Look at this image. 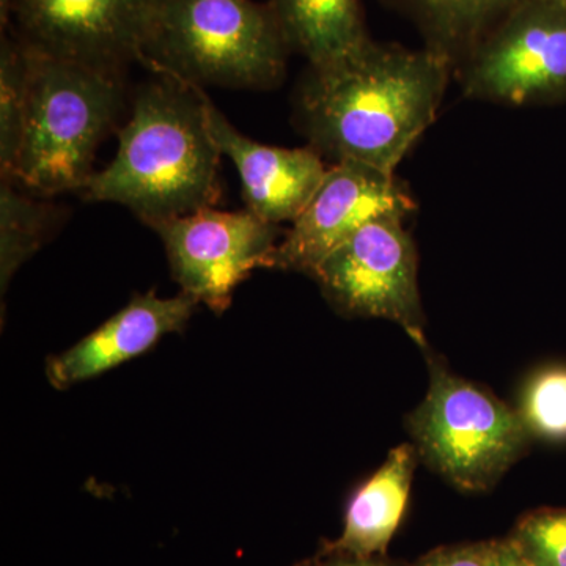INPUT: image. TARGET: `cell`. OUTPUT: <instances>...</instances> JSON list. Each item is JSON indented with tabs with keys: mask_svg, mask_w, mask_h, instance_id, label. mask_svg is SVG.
<instances>
[{
	"mask_svg": "<svg viewBox=\"0 0 566 566\" xmlns=\"http://www.w3.org/2000/svg\"><path fill=\"white\" fill-rule=\"evenodd\" d=\"M452 73L438 52L370 39L344 59L308 66L296 96L297 125L334 163L395 174L433 125Z\"/></svg>",
	"mask_w": 566,
	"mask_h": 566,
	"instance_id": "cell-1",
	"label": "cell"
},
{
	"mask_svg": "<svg viewBox=\"0 0 566 566\" xmlns=\"http://www.w3.org/2000/svg\"><path fill=\"white\" fill-rule=\"evenodd\" d=\"M207 93L170 76L134 96L109 166L92 175L85 199L129 208L145 226L216 207L221 158L208 128Z\"/></svg>",
	"mask_w": 566,
	"mask_h": 566,
	"instance_id": "cell-2",
	"label": "cell"
},
{
	"mask_svg": "<svg viewBox=\"0 0 566 566\" xmlns=\"http://www.w3.org/2000/svg\"><path fill=\"white\" fill-rule=\"evenodd\" d=\"M290 52L270 2L156 0L142 65L199 87L268 91Z\"/></svg>",
	"mask_w": 566,
	"mask_h": 566,
	"instance_id": "cell-3",
	"label": "cell"
},
{
	"mask_svg": "<svg viewBox=\"0 0 566 566\" xmlns=\"http://www.w3.org/2000/svg\"><path fill=\"white\" fill-rule=\"evenodd\" d=\"M31 52L28 117L10 181L43 196L84 189L126 109L122 74Z\"/></svg>",
	"mask_w": 566,
	"mask_h": 566,
	"instance_id": "cell-4",
	"label": "cell"
},
{
	"mask_svg": "<svg viewBox=\"0 0 566 566\" xmlns=\"http://www.w3.org/2000/svg\"><path fill=\"white\" fill-rule=\"evenodd\" d=\"M430 387L408 416L417 450L438 474L465 493L491 490L526 452L523 417L479 386L450 374L424 349Z\"/></svg>",
	"mask_w": 566,
	"mask_h": 566,
	"instance_id": "cell-5",
	"label": "cell"
},
{
	"mask_svg": "<svg viewBox=\"0 0 566 566\" xmlns=\"http://www.w3.org/2000/svg\"><path fill=\"white\" fill-rule=\"evenodd\" d=\"M465 98L510 107L566 103V6L521 0L457 70Z\"/></svg>",
	"mask_w": 566,
	"mask_h": 566,
	"instance_id": "cell-6",
	"label": "cell"
},
{
	"mask_svg": "<svg viewBox=\"0 0 566 566\" xmlns=\"http://www.w3.org/2000/svg\"><path fill=\"white\" fill-rule=\"evenodd\" d=\"M405 219L403 214H385L364 223L311 277L342 314L400 324L427 349L416 244Z\"/></svg>",
	"mask_w": 566,
	"mask_h": 566,
	"instance_id": "cell-7",
	"label": "cell"
},
{
	"mask_svg": "<svg viewBox=\"0 0 566 566\" xmlns=\"http://www.w3.org/2000/svg\"><path fill=\"white\" fill-rule=\"evenodd\" d=\"M161 238L174 279L186 296L221 315L234 290L256 268H268L279 226L249 210L203 208L151 223Z\"/></svg>",
	"mask_w": 566,
	"mask_h": 566,
	"instance_id": "cell-8",
	"label": "cell"
},
{
	"mask_svg": "<svg viewBox=\"0 0 566 566\" xmlns=\"http://www.w3.org/2000/svg\"><path fill=\"white\" fill-rule=\"evenodd\" d=\"M156 0H13L14 35L32 51L125 73L142 63Z\"/></svg>",
	"mask_w": 566,
	"mask_h": 566,
	"instance_id": "cell-9",
	"label": "cell"
},
{
	"mask_svg": "<svg viewBox=\"0 0 566 566\" xmlns=\"http://www.w3.org/2000/svg\"><path fill=\"white\" fill-rule=\"evenodd\" d=\"M416 210L415 197L397 175L352 161L334 163L311 202L271 253L268 268L314 274L334 249L364 223Z\"/></svg>",
	"mask_w": 566,
	"mask_h": 566,
	"instance_id": "cell-10",
	"label": "cell"
},
{
	"mask_svg": "<svg viewBox=\"0 0 566 566\" xmlns=\"http://www.w3.org/2000/svg\"><path fill=\"white\" fill-rule=\"evenodd\" d=\"M207 115L212 140L237 167L248 210L274 226L293 222L329 169L322 153L314 147L283 148L249 139L210 98Z\"/></svg>",
	"mask_w": 566,
	"mask_h": 566,
	"instance_id": "cell-11",
	"label": "cell"
},
{
	"mask_svg": "<svg viewBox=\"0 0 566 566\" xmlns=\"http://www.w3.org/2000/svg\"><path fill=\"white\" fill-rule=\"evenodd\" d=\"M197 307L185 293L159 297L155 292L136 294L132 303L117 312L98 329L51 357L46 376L55 389L87 381L148 352L164 335L178 333L189 322Z\"/></svg>",
	"mask_w": 566,
	"mask_h": 566,
	"instance_id": "cell-12",
	"label": "cell"
},
{
	"mask_svg": "<svg viewBox=\"0 0 566 566\" xmlns=\"http://www.w3.org/2000/svg\"><path fill=\"white\" fill-rule=\"evenodd\" d=\"M415 469V447L403 444L394 449L381 469L354 495L344 532L326 546L324 554L356 558L385 554L403 517Z\"/></svg>",
	"mask_w": 566,
	"mask_h": 566,
	"instance_id": "cell-13",
	"label": "cell"
},
{
	"mask_svg": "<svg viewBox=\"0 0 566 566\" xmlns=\"http://www.w3.org/2000/svg\"><path fill=\"white\" fill-rule=\"evenodd\" d=\"M290 51L322 66L359 50L368 40L360 0H270Z\"/></svg>",
	"mask_w": 566,
	"mask_h": 566,
	"instance_id": "cell-14",
	"label": "cell"
},
{
	"mask_svg": "<svg viewBox=\"0 0 566 566\" xmlns=\"http://www.w3.org/2000/svg\"><path fill=\"white\" fill-rule=\"evenodd\" d=\"M403 14L423 40V48L438 52L460 69L480 41L521 0H381Z\"/></svg>",
	"mask_w": 566,
	"mask_h": 566,
	"instance_id": "cell-15",
	"label": "cell"
},
{
	"mask_svg": "<svg viewBox=\"0 0 566 566\" xmlns=\"http://www.w3.org/2000/svg\"><path fill=\"white\" fill-rule=\"evenodd\" d=\"M31 87V52L17 35L0 43V169L10 180L20 156Z\"/></svg>",
	"mask_w": 566,
	"mask_h": 566,
	"instance_id": "cell-16",
	"label": "cell"
},
{
	"mask_svg": "<svg viewBox=\"0 0 566 566\" xmlns=\"http://www.w3.org/2000/svg\"><path fill=\"white\" fill-rule=\"evenodd\" d=\"M54 208L18 191L13 181L0 188V281L2 289L21 264L39 251L50 230Z\"/></svg>",
	"mask_w": 566,
	"mask_h": 566,
	"instance_id": "cell-17",
	"label": "cell"
},
{
	"mask_svg": "<svg viewBox=\"0 0 566 566\" xmlns=\"http://www.w3.org/2000/svg\"><path fill=\"white\" fill-rule=\"evenodd\" d=\"M532 436L566 441V367L556 365L528 379L517 409Z\"/></svg>",
	"mask_w": 566,
	"mask_h": 566,
	"instance_id": "cell-18",
	"label": "cell"
},
{
	"mask_svg": "<svg viewBox=\"0 0 566 566\" xmlns=\"http://www.w3.org/2000/svg\"><path fill=\"white\" fill-rule=\"evenodd\" d=\"M509 539L531 566H566V509L527 513Z\"/></svg>",
	"mask_w": 566,
	"mask_h": 566,
	"instance_id": "cell-19",
	"label": "cell"
},
{
	"mask_svg": "<svg viewBox=\"0 0 566 566\" xmlns=\"http://www.w3.org/2000/svg\"><path fill=\"white\" fill-rule=\"evenodd\" d=\"M493 542L444 546L431 551L412 566H488Z\"/></svg>",
	"mask_w": 566,
	"mask_h": 566,
	"instance_id": "cell-20",
	"label": "cell"
},
{
	"mask_svg": "<svg viewBox=\"0 0 566 566\" xmlns=\"http://www.w3.org/2000/svg\"><path fill=\"white\" fill-rule=\"evenodd\" d=\"M488 566H531L526 558L517 553L515 546L510 543V539H501V542H493L491 546L490 565Z\"/></svg>",
	"mask_w": 566,
	"mask_h": 566,
	"instance_id": "cell-21",
	"label": "cell"
},
{
	"mask_svg": "<svg viewBox=\"0 0 566 566\" xmlns=\"http://www.w3.org/2000/svg\"><path fill=\"white\" fill-rule=\"evenodd\" d=\"M322 566H387L382 562L374 560V558H342V560L333 562V564Z\"/></svg>",
	"mask_w": 566,
	"mask_h": 566,
	"instance_id": "cell-22",
	"label": "cell"
},
{
	"mask_svg": "<svg viewBox=\"0 0 566 566\" xmlns=\"http://www.w3.org/2000/svg\"><path fill=\"white\" fill-rule=\"evenodd\" d=\"M13 0H0V21H2V28L10 24V10Z\"/></svg>",
	"mask_w": 566,
	"mask_h": 566,
	"instance_id": "cell-23",
	"label": "cell"
},
{
	"mask_svg": "<svg viewBox=\"0 0 566 566\" xmlns=\"http://www.w3.org/2000/svg\"><path fill=\"white\" fill-rule=\"evenodd\" d=\"M560 2H564V3H565V6H566V0H560Z\"/></svg>",
	"mask_w": 566,
	"mask_h": 566,
	"instance_id": "cell-24",
	"label": "cell"
}]
</instances>
